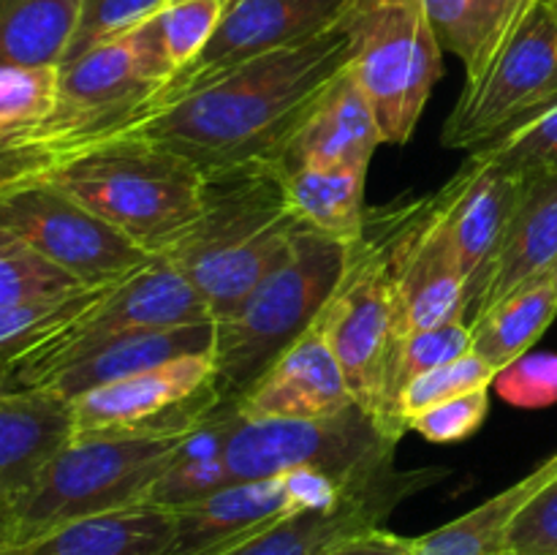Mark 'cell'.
Returning <instances> with one entry per match:
<instances>
[{
	"label": "cell",
	"mask_w": 557,
	"mask_h": 555,
	"mask_svg": "<svg viewBox=\"0 0 557 555\" xmlns=\"http://www.w3.org/2000/svg\"><path fill=\"white\" fill-rule=\"evenodd\" d=\"M476 156L498 163L517 177L557 174V103L484 150H476Z\"/></svg>",
	"instance_id": "cell-35"
},
{
	"label": "cell",
	"mask_w": 557,
	"mask_h": 555,
	"mask_svg": "<svg viewBox=\"0 0 557 555\" xmlns=\"http://www.w3.org/2000/svg\"><path fill=\"white\" fill-rule=\"evenodd\" d=\"M226 9L228 0H172L158 14L163 49L177 74L205 52Z\"/></svg>",
	"instance_id": "cell-36"
},
{
	"label": "cell",
	"mask_w": 557,
	"mask_h": 555,
	"mask_svg": "<svg viewBox=\"0 0 557 555\" xmlns=\"http://www.w3.org/2000/svg\"><path fill=\"white\" fill-rule=\"evenodd\" d=\"M417 536H400L386 528L359 533V536L346 539L337 547L326 550L324 555H411Z\"/></svg>",
	"instance_id": "cell-42"
},
{
	"label": "cell",
	"mask_w": 557,
	"mask_h": 555,
	"mask_svg": "<svg viewBox=\"0 0 557 555\" xmlns=\"http://www.w3.org/2000/svg\"><path fill=\"white\" fill-rule=\"evenodd\" d=\"M212 341H215V321L134 332V335L109 341L107 346L60 368L41 390L58 392L65 400H74L82 392L128 379V375L158 368V365H166L172 359L190 357V354H210Z\"/></svg>",
	"instance_id": "cell-23"
},
{
	"label": "cell",
	"mask_w": 557,
	"mask_h": 555,
	"mask_svg": "<svg viewBox=\"0 0 557 555\" xmlns=\"http://www.w3.org/2000/svg\"><path fill=\"white\" fill-rule=\"evenodd\" d=\"M218 406L212 351L190 354L76 395L71 441L190 433Z\"/></svg>",
	"instance_id": "cell-12"
},
{
	"label": "cell",
	"mask_w": 557,
	"mask_h": 555,
	"mask_svg": "<svg viewBox=\"0 0 557 555\" xmlns=\"http://www.w3.org/2000/svg\"><path fill=\"white\" fill-rule=\"evenodd\" d=\"M74 439L71 400L49 390H20L0 400V509L36 482Z\"/></svg>",
	"instance_id": "cell-22"
},
{
	"label": "cell",
	"mask_w": 557,
	"mask_h": 555,
	"mask_svg": "<svg viewBox=\"0 0 557 555\" xmlns=\"http://www.w3.org/2000/svg\"><path fill=\"white\" fill-rule=\"evenodd\" d=\"M172 533L174 511L139 504L63 522L0 555H163Z\"/></svg>",
	"instance_id": "cell-24"
},
{
	"label": "cell",
	"mask_w": 557,
	"mask_h": 555,
	"mask_svg": "<svg viewBox=\"0 0 557 555\" xmlns=\"http://www.w3.org/2000/svg\"><path fill=\"white\" fill-rule=\"evenodd\" d=\"M379 234L392 288L395 337L468 321V283L451 239L441 190L381 215Z\"/></svg>",
	"instance_id": "cell-11"
},
{
	"label": "cell",
	"mask_w": 557,
	"mask_h": 555,
	"mask_svg": "<svg viewBox=\"0 0 557 555\" xmlns=\"http://www.w3.org/2000/svg\"><path fill=\"white\" fill-rule=\"evenodd\" d=\"M0 226L90 288L123 281L152 259L134 239L71 199L52 177L0 196Z\"/></svg>",
	"instance_id": "cell-14"
},
{
	"label": "cell",
	"mask_w": 557,
	"mask_h": 555,
	"mask_svg": "<svg viewBox=\"0 0 557 555\" xmlns=\"http://www.w3.org/2000/svg\"><path fill=\"white\" fill-rule=\"evenodd\" d=\"M299 229L281 166L243 163L207 174L199 215L161 256L201 294L215 321L292 254Z\"/></svg>",
	"instance_id": "cell-2"
},
{
	"label": "cell",
	"mask_w": 557,
	"mask_h": 555,
	"mask_svg": "<svg viewBox=\"0 0 557 555\" xmlns=\"http://www.w3.org/2000/svg\"><path fill=\"white\" fill-rule=\"evenodd\" d=\"M101 288L103 286L76 288V292L52 294V297L0 308V357H9L20 348L30 346L38 337L74 319L79 310H85L98 297Z\"/></svg>",
	"instance_id": "cell-34"
},
{
	"label": "cell",
	"mask_w": 557,
	"mask_h": 555,
	"mask_svg": "<svg viewBox=\"0 0 557 555\" xmlns=\"http://www.w3.org/2000/svg\"><path fill=\"white\" fill-rule=\"evenodd\" d=\"M82 0H0V65H60Z\"/></svg>",
	"instance_id": "cell-29"
},
{
	"label": "cell",
	"mask_w": 557,
	"mask_h": 555,
	"mask_svg": "<svg viewBox=\"0 0 557 555\" xmlns=\"http://www.w3.org/2000/svg\"><path fill=\"white\" fill-rule=\"evenodd\" d=\"M370 166H302L283 172L286 199L305 229L354 245L364 237V183Z\"/></svg>",
	"instance_id": "cell-26"
},
{
	"label": "cell",
	"mask_w": 557,
	"mask_h": 555,
	"mask_svg": "<svg viewBox=\"0 0 557 555\" xmlns=\"http://www.w3.org/2000/svg\"><path fill=\"white\" fill-rule=\"evenodd\" d=\"M557 103V0H533L479 79L466 82L441 141L476 152Z\"/></svg>",
	"instance_id": "cell-9"
},
{
	"label": "cell",
	"mask_w": 557,
	"mask_h": 555,
	"mask_svg": "<svg viewBox=\"0 0 557 555\" xmlns=\"http://www.w3.org/2000/svg\"><path fill=\"white\" fill-rule=\"evenodd\" d=\"M500 555H522V553H515V550H506V553H500Z\"/></svg>",
	"instance_id": "cell-44"
},
{
	"label": "cell",
	"mask_w": 557,
	"mask_h": 555,
	"mask_svg": "<svg viewBox=\"0 0 557 555\" xmlns=\"http://www.w3.org/2000/svg\"><path fill=\"white\" fill-rule=\"evenodd\" d=\"M354 3L357 0H228L226 14L205 52L180 71L145 109L172 101L248 60L332 30L346 20Z\"/></svg>",
	"instance_id": "cell-16"
},
{
	"label": "cell",
	"mask_w": 557,
	"mask_h": 555,
	"mask_svg": "<svg viewBox=\"0 0 557 555\" xmlns=\"http://www.w3.org/2000/svg\"><path fill=\"white\" fill-rule=\"evenodd\" d=\"M346 259L348 245L302 226L292 254L237 308L215 319L212 365L221 403H237L315 324Z\"/></svg>",
	"instance_id": "cell-3"
},
{
	"label": "cell",
	"mask_w": 557,
	"mask_h": 555,
	"mask_svg": "<svg viewBox=\"0 0 557 555\" xmlns=\"http://www.w3.org/2000/svg\"><path fill=\"white\" fill-rule=\"evenodd\" d=\"M58 101L60 65H0V125L47 123Z\"/></svg>",
	"instance_id": "cell-33"
},
{
	"label": "cell",
	"mask_w": 557,
	"mask_h": 555,
	"mask_svg": "<svg viewBox=\"0 0 557 555\" xmlns=\"http://www.w3.org/2000/svg\"><path fill=\"white\" fill-rule=\"evenodd\" d=\"M446 468H397V462L375 468L354 479L343 498L321 509L297 511L237 544L226 555H324L346 539L384 528V520L419 490L433 488Z\"/></svg>",
	"instance_id": "cell-17"
},
{
	"label": "cell",
	"mask_w": 557,
	"mask_h": 555,
	"mask_svg": "<svg viewBox=\"0 0 557 555\" xmlns=\"http://www.w3.org/2000/svg\"><path fill=\"white\" fill-rule=\"evenodd\" d=\"M557 477V452L539 462L531 473L495 493L476 509L457 520L417 536L411 555H500L509 550V531L515 517L533 495L542 493Z\"/></svg>",
	"instance_id": "cell-25"
},
{
	"label": "cell",
	"mask_w": 557,
	"mask_h": 555,
	"mask_svg": "<svg viewBox=\"0 0 557 555\" xmlns=\"http://www.w3.org/2000/svg\"><path fill=\"white\" fill-rule=\"evenodd\" d=\"M547 278H557V174H533L522 177L515 215L473 316Z\"/></svg>",
	"instance_id": "cell-21"
},
{
	"label": "cell",
	"mask_w": 557,
	"mask_h": 555,
	"mask_svg": "<svg viewBox=\"0 0 557 555\" xmlns=\"http://www.w3.org/2000/svg\"><path fill=\"white\" fill-rule=\"evenodd\" d=\"M397 441L357 403L319 419H243L232 406L223 460L234 482L319 471L348 484L395 460Z\"/></svg>",
	"instance_id": "cell-8"
},
{
	"label": "cell",
	"mask_w": 557,
	"mask_h": 555,
	"mask_svg": "<svg viewBox=\"0 0 557 555\" xmlns=\"http://www.w3.org/2000/svg\"><path fill=\"white\" fill-rule=\"evenodd\" d=\"M471 348L473 343L468 321H451V324L435 326V330L395 337L384 375V406H381V428H384V433L392 435L395 441H400L403 433H406V424L397 414V400H400L403 390L413 379L438 368V365L462 357Z\"/></svg>",
	"instance_id": "cell-30"
},
{
	"label": "cell",
	"mask_w": 557,
	"mask_h": 555,
	"mask_svg": "<svg viewBox=\"0 0 557 555\" xmlns=\"http://www.w3.org/2000/svg\"><path fill=\"white\" fill-rule=\"evenodd\" d=\"M493 390L517 408H549L557 403V354L542 351L520 357L500 370Z\"/></svg>",
	"instance_id": "cell-40"
},
{
	"label": "cell",
	"mask_w": 557,
	"mask_h": 555,
	"mask_svg": "<svg viewBox=\"0 0 557 555\" xmlns=\"http://www.w3.org/2000/svg\"><path fill=\"white\" fill-rule=\"evenodd\" d=\"M201 321H212L201 294L172 261L152 256L150 264L134 275L103 286L85 310L58 330L9 357H0V375L16 390H41L60 368L107 346L109 341Z\"/></svg>",
	"instance_id": "cell-6"
},
{
	"label": "cell",
	"mask_w": 557,
	"mask_h": 555,
	"mask_svg": "<svg viewBox=\"0 0 557 555\" xmlns=\"http://www.w3.org/2000/svg\"><path fill=\"white\" fill-rule=\"evenodd\" d=\"M348 54L351 36L343 20L310 41L261 54L145 109L114 128L107 141H147L188 158L205 174L243 163H277L315 98L348 63Z\"/></svg>",
	"instance_id": "cell-1"
},
{
	"label": "cell",
	"mask_w": 557,
	"mask_h": 555,
	"mask_svg": "<svg viewBox=\"0 0 557 555\" xmlns=\"http://www.w3.org/2000/svg\"><path fill=\"white\" fill-rule=\"evenodd\" d=\"M87 152L52 123L9 128L0 125V196L52 177L58 169Z\"/></svg>",
	"instance_id": "cell-31"
},
{
	"label": "cell",
	"mask_w": 557,
	"mask_h": 555,
	"mask_svg": "<svg viewBox=\"0 0 557 555\" xmlns=\"http://www.w3.org/2000/svg\"><path fill=\"white\" fill-rule=\"evenodd\" d=\"M172 0H82L79 20H76L74 38H71L63 63H71L98 44H107L147 25Z\"/></svg>",
	"instance_id": "cell-37"
},
{
	"label": "cell",
	"mask_w": 557,
	"mask_h": 555,
	"mask_svg": "<svg viewBox=\"0 0 557 555\" xmlns=\"http://www.w3.org/2000/svg\"><path fill=\"white\" fill-rule=\"evenodd\" d=\"M315 326L335 351L354 403L381 424L395 313L384 245L370 226H364L359 243L348 245L346 270L315 319Z\"/></svg>",
	"instance_id": "cell-13"
},
{
	"label": "cell",
	"mask_w": 557,
	"mask_h": 555,
	"mask_svg": "<svg viewBox=\"0 0 557 555\" xmlns=\"http://www.w3.org/2000/svg\"><path fill=\"white\" fill-rule=\"evenodd\" d=\"M174 74L156 16L60 65V101L49 123L92 150L136 118Z\"/></svg>",
	"instance_id": "cell-10"
},
{
	"label": "cell",
	"mask_w": 557,
	"mask_h": 555,
	"mask_svg": "<svg viewBox=\"0 0 557 555\" xmlns=\"http://www.w3.org/2000/svg\"><path fill=\"white\" fill-rule=\"evenodd\" d=\"M76 288L90 286H82L69 272L36 254L25 239L0 226V308L76 292Z\"/></svg>",
	"instance_id": "cell-32"
},
{
	"label": "cell",
	"mask_w": 557,
	"mask_h": 555,
	"mask_svg": "<svg viewBox=\"0 0 557 555\" xmlns=\"http://www.w3.org/2000/svg\"><path fill=\"white\" fill-rule=\"evenodd\" d=\"M14 392H20V390H16V386H11L9 381L0 375V400H3V397H9V395H14Z\"/></svg>",
	"instance_id": "cell-43"
},
{
	"label": "cell",
	"mask_w": 557,
	"mask_h": 555,
	"mask_svg": "<svg viewBox=\"0 0 557 555\" xmlns=\"http://www.w3.org/2000/svg\"><path fill=\"white\" fill-rule=\"evenodd\" d=\"M522 177L471 152L449 185L441 188L451 239L468 283V319L487 292L495 259L520 199Z\"/></svg>",
	"instance_id": "cell-18"
},
{
	"label": "cell",
	"mask_w": 557,
	"mask_h": 555,
	"mask_svg": "<svg viewBox=\"0 0 557 555\" xmlns=\"http://www.w3.org/2000/svg\"><path fill=\"white\" fill-rule=\"evenodd\" d=\"M557 319V278H547L468 321L473 351L500 373L525 357Z\"/></svg>",
	"instance_id": "cell-28"
},
{
	"label": "cell",
	"mask_w": 557,
	"mask_h": 555,
	"mask_svg": "<svg viewBox=\"0 0 557 555\" xmlns=\"http://www.w3.org/2000/svg\"><path fill=\"white\" fill-rule=\"evenodd\" d=\"M232 406L243 419H319L354 406V395L335 351L313 324Z\"/></svg>",
	"instance_id": "cell-19"
},
{
	"label": "cell",
	"mask_w": 557,
	"mask_h": 555,
	"mask_svg": "<svg viewBox=\"0 0 557 555\" xmlns=\"http://www.w3.org/2000/svg\"><path fill=\"white\" fill-rule=\"evenodd\" d=\"M381 141L373 107L348 65L324 87L302 125L294 131L277 166H370Z\"/></svg>",
	"instance_id": "cell-20"
},
{
	"label": "cell",
	"mask_w": 557,
	"mask_h": 555,
	"mask_svg": "<svg viewBox=\"0 0 557 555\" xmlns=\"http://www.w3.org/2000/svg\"><path fill=\"white\" fill-rule=\"evenodd\" d=\"M441 49L457 54L466 82L479 79L533 0H422Z\"/></svg>",
	"instance_id": "cell-27"
},
{
	"label": "cell",
	"mask_w": 557,
	"mask_h": 555,
	"mask_svg": "<svg viewBox=\"0 0 557 555\" xmlns=\"http://www.w3.org/2000/svg\"><path fill=\"white\" fill-rule=\"evenodd\" d=\"M348 71L368 96L384 145H406L444 74L422 0H357L346 16Z\"/></svg>",
	"instance_id": "cell-7"
},
{
	"label": "cell",
	"mask_w": 557,
	"mask_h": 555,
	"mask_svg": "<svg viewBox=\"0 0 557 555\" xmlns=\"http://www.w3.org/2000/svg\"><path fill=\"white\" fill-rule=\"evenodd\" d=\"M495 375L498 373L471 348L462 357L438 365V368L428 370L424 375L413 379L403 390L400 400H397V414H400L403 424H406L408 417L435 406V403H444L449 397L466 395V392L473 390H490Z\"/></svg>",
	"instance_id": "cell-38"
},
{
	"label": "cell",
	"mask_w": 557,
	"mask_h": 555,
	"mask_svg": "<svg viewBox=\"0 0 557 555\" xmlns=\"http://www.w3.org/2000/svg\"><path fill=\"white\" fill-rule=\"evenodd\" d=\"M490 414V390H473L424 408L406 419V430L433 444H455L476 433Z\"/></svg>",
	"instance_id": "cell-39"
},
{
	"label": "cell",
	"mask_w": 557,
	"mask_h": 555,
	"mask_svg": "<svg viewBox=\"0 0 557 555\" xmlns=\"http://www.w3.org/2000/svg\"><path fill=\"white\" fill-rule=\"evenodd\" d=\"M509 550L522 555H557V477L515 517Z\"/></svg>",
	"instance_id": "cell-41"
},
{
	"label": "cell",
	"mask_w": 557,
	"mask_h": 555,
	"mask_svg": "<svg viewBox=\"0 0 557 555\" xmlns=\"http://www.w3.org/2000/svg\"><path fill=\"white\" fill-rule=\"evenodd\" d=\"M205 180L194 161L139 139L98 145L52 174L71 199L150 256L188 232L201 210Z\"/></svg>",
	"instance_id": "cell-4"
},
{
	"label": "cell",
	"mask_w": 557,
	"mask_h": 555,
	"mask_svg": "<svg viewBox=\"0 0 557 555\" xmlns=\"http://www.w3.org/2000/svg\"><path fill=\"white\" fill-rule=\"evenodd\" d=\"M348 484L319 471L234 482L174 511V533L163 555H226L297 511L337 504Z\"/></svg>",
	"instance_id": "cell-15"
},
{
	"label": "cell",
	"mask_w": 557,
	"mask_h": 555,
	"mask_svg": "<svg viewBox=\"0 0 557 555\" xmlns=\"http://www.w3.org/2000/svg\"><path fill=\"white\" fill-rule=\"evenodd\" d=\"M190 433L71 441L30 488L0 509V547L36 539L79 517L139 506L177 460Z\"/></svg>",
	"instance_id": "cell-5"
}]
</instances>
